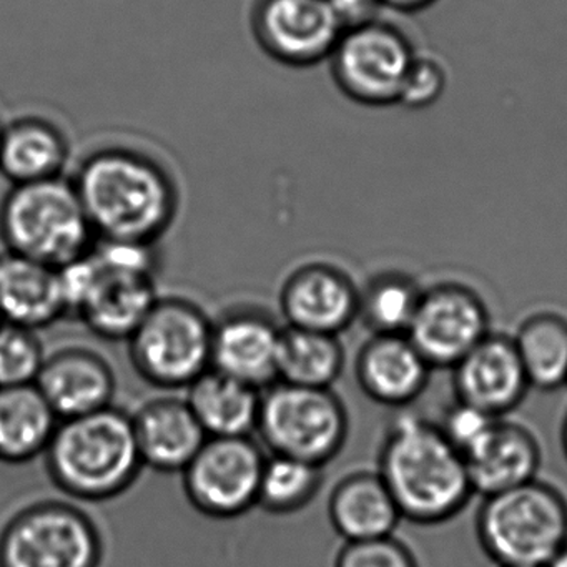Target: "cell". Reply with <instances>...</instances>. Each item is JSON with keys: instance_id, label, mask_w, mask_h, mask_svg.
<instances>
[{"instance_id": "17", "label": "cell", "mask_w": 567, "mask_h": 567, "mask_svg": "<svg viewBox=\"0 0 567 567\" xmlns=\"http://www.w3.org/2000/svg\"><path fill=\"white\" fill-rule=\"evenodd\" d=\"M35 386L59 420H68L112 406L117 380L97 351L68 347L48 354Z\"/></svg>"}, {"instance_id": "14", "label": "cell", "mask_w": 567, "mask_h": 567, "mask_svg": "<svg viewBox=\"0 0 567 567\" xmlns=\"http://www.w3.org/2000/svg\"><path fill=\"white\" fill-rule=\"evenodd\" d=\"M278 307L287 327L340 337L358 320L360 288L337 265L310 261L287 275Z\"/></svg>"}, {"instance_id": "13", "label": "cell", "mask_w": 567, "mask_h": 567, "mask_svg": "<svg viewBox=\"0 0 567 567\" xmlns=\"http://www.w3.org/2000/svg\"><path fill=\"white\" fill-rule=\"evenodd\" d=\"M344 25L328 0H260L251 32L265 55L290 69L330 59Z\"/></svg>"}, {"instance_id": "24", "label": "cell", "mask_w": 567, "mask_h": 567, "mask_svg": "<svg viewBox=\"0 0 567 567\" xmlns=\"http://www.w3.org/2000/svg\"><path fill=\"white\" fill-rule=\"evenodd\" d=\"M185 400L208 437H244L257 433L261 390L210 370L187 388Z\"/></svg>"}, {"instance_id": "36", "label": "cell", "mask_w": 567, "mask_h": 567, "mask_svg": "<svg viewBox=\"0 0 567 567\" xmlns=\"http://www.w3.org/2000/svg\"><path fill=\"white\" fill-rule=\"evenodd\" d=\"M544 567H567V543L550 557L549 563Z\"/></svg>"}, {"instance_id": "35", "label": "cell", "mask_w": 567, "mask_h": 567, "mask_svg": "<svg viewBox=\"0 0 567 567\" xmlns=\"http://www.w3.org/2000/svg\"><path fill=\"white\" fill-rule=\"evenodd\" d=\"M381 6L393 9L398 12H417L430 8L434 0H378Z\"/></svg>"}, {"instance_id": "21", "label": "cell", "mask_w": 567, "mask_h": 567, "mask_svg": "<svg viewBox=\"0 0 567 567\" xmlns=\"http://www.w3.org/2000/svg\"><path fill=\"white\" fill-rule=\"evenodd\" d=\"M464 463L474 494L484 497L537 480L543 451L529 427L499 417Z\"/></svg>"}, {"instance_id": "2", "label": "cell", "mask_w": 567, "mask_h": 567, "mask_svg": "<svg viewBox=\"0 0 567 567\" xmlns=\"http://www.w3.org/2000/svg\"><path fill=\"white\" fill-rule=\"evenodd\" d=\"M377 471L403 519L420 526L447 523L474 494L464 457L440 424L406 410L388 423Z\"/></svg>"}, {"instance_id": "1", "label": "cell", "mask_w": 567, "mask_h": 567, "mask_svg": "<svg viewBox=\"0 0 567 567\" xmlns=\"http://www.w3.org/2000/svg\"><path fill=\"white\" fill-rule=\"evenodd\" d=\"M72 184L97 240L155 245L181 208L171 172L152 155L125 145L91 152Z\"/></svg>"}, {"instance_id": "30", "label": "cell", "mask_w": 567, "mask_h": 567, "mask_svg": "<svg viewBox=\"0 0 567 567\" xmlns=\"http://www.w3.org/2000/svg\"><path fill=\"white\" fill-rule=\"evenodd\" d=\"M38 333L0 321V388L35 384L48 358Z\"/></svg>"}, {"instance_id": "29", "label": "cell", "mask_w": 567, "mask_h": 567, "mask_svg": "<svg viewBox=\"0 0 567 567\" xmlns=\"http://www.w3.org/2000/svg\"><path fill=\"white\" fill-rule=\"evenodd\" d=\"M323 470L298 457L270 454L261 471L257 507L275 516L305 509L323 486Z\"/></svg>"}, {"instance_id": "31", "label": "cell", "mask_w": 567, "mask_h": 567, "mask_svg": "<svg viewBox=\"0 0 567 567\" xmlns=\"http://www.w3.org/2000/svg\"><path fill=\"white\" fill-rule=\"evenodd\" d=\"M333 567H420L410 546L393 536L344 543Z\"/></svg>"}, {"instance_id": "4", "label": "cell", "mask_w": 567, "mask_h": 567, "mask_svg": "<svg viewBox=\"0 0 567 567\" xmlns=\"http://www.w3.org/2000/svg\"><path fill=\"white\" fill-rule=\"evenodd\" d=\"M44 461L59 491L87 503L122 496L144 470L132 414L114 404L59 421Z\"/></svg>"}, {"instance_id": "11", "label": "cell", "mask_w": 567, "mask_h": 567, "mask_svg": "<svg viewBox=\"0 0 567 567\" xmlns=\"http://www.w3.org/2000/svg\"><path fill=\"white\" fill-rule=\"evenodd\" d=\"M267 454L251 436L207 437L182 471L192 507L212 519H235L257 507Z\"/></svg>"}, {"instance_id": "34", "label": "cell", "mask_w": 567, "mask_h": 567, "mask_svg": "<svg viewBox=\"0 0 567 567\" xmlns=\"http://www.w3.org/2000/svg\"><path fill=\"white\" fill-rule=\"evenodd\" d=\"M328 2L343 22L344 29L373 21L374 9L381 6L378 0H328Z\"/></svg>"}, {"instance_id": "26", "label": "cell", "mask_w": 567, "mask_h": 567, "mask_svg": "<svg viewBox=\"0 0 567 567\" xmlns=\"http://www.w3.org/2000/svg\"><path fill=\"white\" fill-rule=\"evenodd\" d=\"M513 338L530 388L554 391L567 384V318L556 311L527 317Z\"/></svg>"}, {"instance_id": "28", "label": "cell", "mask_w": 567, "mask_h": 567, "mask_svg": "<svg viewBox=\"0 0 567 567\" xmlns=\"http://www.w3.org/2000/svg\"><path fill=\"white\" fill-rule=\"evenodd\" d=\"M423 288L400 271L374 275L360 290L358 320L371 334H406Z\"/></svg>"}, {"instance_id": "38", "label": "cell", "mask_w": 567, "mask_h": 567, "mask_svg": "<svg viewBox=\"0 0 567 567\" xmlns=\"http://www.w3.org/2000/svg\"><path fill=\"white\" fill-rule=\"evenodd\" d=\"M0 134H2V125H0Z\"/></svg>"}, {"instance_id": "32", "label": "cell", "mask_w": 567, "mask_h": 567, "mask_svg": "<svg viewBox=\"0 0 567 567\" xmlns=\"http://www.w3.org/2000/svg\"><path fill=\"white\" fill-rule=\"evenodd\" d=\"M447 87V74L433 58L416 55L401 87L398 104L410 111H423L436 104Z\"/></svg>"}, {"instance_id": "3", "label": "cell", "mask_w": 567, "mask_h": 567, "mask_svg": "<svg viewBox=\"0 0 567 567\" xmlns=\"http://www.w3.org/2000/svg\"><path fill=\"white\" fill-rule=\"evenodd\" d=\"M155 245L97 240L61 268L69 315L109 341H127L158 300Z\"/></svg>"}, {"instance_id": "20", "label": "cell", "mask_w": 567, "mask_h": 567, "mask_svg": "<svg viewBox=\"0 0 567 567\" xmlns=\"http://www.w3.org/2000/svg\"><path fill=\"white\" fill-rule=\"evenodd\" d=\"M68 315L61 268L14 251L0 254V321L41 331Z\"/></svg>"}, {"instance_id": "8", "label": "cell", "mask_w": 567, "mask_h": 567, "mask_svg": "<svg viewBox=\"0 0 567 567\" xmlns=\"http://www.w3.org/2000/svg\"><path fill=\"white\" fill-rule=\"evenodd\" d=\"M257 434L271 454L324 467L343 451L350 416L333 388L275 381L261 390Z\"/></svg>"}, {"instance_id": "5", "label": "cell", "mask_w": 567, "mask_h": 567, "mask_svg": "<svg viewBox=\"0 0 567 567\" xmlns=\"http://www.w3.org/2000/svg\"><path fill=\"white\" fill-rule=\"evenodd\" d=\"M4 250L62 268L84 257L97 237L72 181L11 185L0 200Z\"/></svg>"}, {"instance_id": "25", "label": "cell", "mask_w": 567, "mask_h": 567, "mask_svg": "<svg viewBox=\"0 0 567 567\" xmlns=\"http://www.w3.org/2000/svg\"><path fill=\"white\" fill-rule=\"evenodd\" d=\"M59 421L35 384L0 388V463L24 464L44 456Z\"/></svg>"}, {"instance_id": "33", "label": "cell", "mask_w": 567, "mask_h": 567, "mask_svg": "<svg viewBox=\"0 0 567 567\" xmlns=\"http://www.w3.org/2000/svg\"><path fill=\"white\" fill-rule=\"evenodd\" d=\"M497 420L499 417L491 416L480 408L456 400L453 406L447 408L443 421L437 424L444 436L464 457L487 436Z\"/></svg>"}, {"instance_id": "6", "label": "cell", "mask_w": 567, "mask_h": 567, "mask_svg": "<svg viewBox=\"0 0 567 567\" xmlns=\"http://www.w3.org/2000/svg\"><path fill=\"white\" fill-rule=\"evenodd\" d=\"M476 537L497 567H544L567 543L566 496L539 480L484 496Z\"/></svg>"}, {"instance_id": "7", "label": "cell", "mask_w": 567, "mask_h": 567, "mask_svg": "<svg viewBox=\"0 0 567 567\" xmlns=\"http://www.w3.org/2000/svg\"><path fill=\"white\" fill-rule=\"evenodd\" d=\"M214 320L187 298L158 297L128 338L138 377L161 390H187L212 368Z\"/></svg>"}, {"instance_id": "12", "label": "cell", "mask_w": 567, "mask_h": 567, "mask_svg": "<svg viewBox=\"0 0 567 567\" xmlns=\"http://www.w3.org/2000/svg\"><path fill=\"white\" fill-rule=\"evenodd\" d=\"M483 298L466 285H434L423 290L406 337L433 370H451L491 333Z\"/></svg>"}, {"instance_id": "19", "label": "cell", "mask_w": 567, "mask_h": 567, "mask_svg": "<svg viewBox=\"0 0 567 567\" xmlns=\"http://www.w3.org/2000/svg\"><path fill=\"white\" fill-rule=\"evenodd\" d=\"M132 424L144 467L157 473L182 474L208 437L185 398H154Z\"/></svg>"}, {"instance_id": "18", "label": "cell", "mask_w": 567, "mask_h": 567, "mask_svg": "<svg viewBox=\"0 0 567 567\" xmlns=\"http://www.w3.org/2000/svg\"><path fill=\"white\" fill-rule=\"evenodd\" d=\"M431 371L406 334H371L354 363L364 396L394 410H404L424 393Z\"/></svg>"}, {"instance_id": "37", "label": "cell", "mask_w": 567, "mask_h": 567, "mask_svg": "<svg viewBox=\"0 0 567 567\" xmlns=\"http://www.w3.org/2000/svg\"><path fill=\"white\" fill-rule=\"evenodd\" d=\"M560 447H563L564 456L567 460V414L564 417L563 426H560Z\"/></svg>"}, {"instance_id": "27", "label": "cell", "mask_w": 567, "mask_h": 567, "mask_svg": "<svg viewBox=\"0 0 567 567\" xmlns=\"http://www.w3.org/2000/svg\"><path fill=\"white\" fill-rule=\"evenodd\" d=\"M347 364L338 334L284 328L278 380L308 388H333Z\"/></svg>"}, {"instance_id": "15", "label": "cell", "mask_w": 567, "mask_h": 567, "mask_svg": "<svg viewBox=\"0 0 567 567\" xmlns=\"http://www.w3.org/2000/svg\"><path fill=\"white\" fill-rule=\"evenodd\" d=\"M284 328L260 308H234L214 321L212 368L265 390L278 380Z\"/></svg>"}, {"instance_id": "16", "label": "cell", "mask_w": 567, "mask_h": 567, "mask_svg": "<svg viewBox=\"0 0 567 567\" xmlns=\"http://www.w3.org/2000/svg\"><path fill=\"white\" fill-rule=\"evenodd\" d=\"M451 371L456 400L491 416H506L530 390L513 338L506 334H487Z\"/></svg>"}, {"instance_id": "9", "label": "cell", "mask_w": 567, "mask_h": 567, "mask_svg": "<svg viewBox=\"0 0 567 567\" xmlns=\"http://www.w3.org/2000/svg\"><path fill=\"white\" fill-rule=\"evenodd\" d=\"M104 537L81 506L39 499L0 527V567H101Z\"/></svg>"}, {"instance_id": "10", "label": "cell", "mask_w": 567, "mask_h": 567, "mask_svg": "<svg viewBox=\"0 0 567 567\" xmlns=\"http://www.w3.org/2000/svg\"><path fill=\"white\" fill-rule=\"evenodd\" d=\"M414 58L400 29L373 19L344 29L328 62L344 97L364 107H390L398 104Z\"/></svg>"}, {"instance_id": "23", "label": "cell", "mask_w": 567, "mask_h": 567, "mask_svg": "<svg viewBox=\"0 0 567 567\" xmlns=\"http://www.w3.org/2000/svg\"><path fill=\"white\" fill-rule=\"evenodd\" d=\"M69 158V138L49 118L24 115L2 125L0 175L11 185L64 177Z\"/></svg>"}, {"instance_id": "22", "label": "cell", "mask_w": 567, "mask_h": 567, "mask_svg": "<svg viewBox=\"0 0 567 567\" xmlns=\"http://www.w3.org/2000/svg\"><path fill=\"white\" fill-rule=\"evenodd\" d=\"M328 519L344 543H353L393 536L403 516L378 471H354L331 489Z\"/></svg>"}]
</instances>
